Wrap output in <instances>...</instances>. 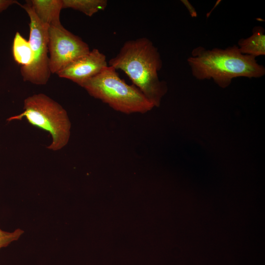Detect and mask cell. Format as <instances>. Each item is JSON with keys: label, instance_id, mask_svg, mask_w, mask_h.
<instances>
[{"label": "cell", "instance_id": "1", "mask_svg": "<svg viewBox=\"0 0 265 265\" xmlns=\"http://www.w3.org/2000/svg\"><path fill=\"white\" fill-rule=\"evenodd\" d=\"M108 66L121 70L155 106H159L167 91L165 81L158 72L162 66L157 48L146 37L126 41Z\"/></svg>", "mask_w": 265, "mask_h": 265}, {"label": "cell", "instance_id": "6", "mask_svg": "<svg viewBox=\"0 0 265 265\" xmlns=\"http://www.w3.org/2000/svg\"><path fill=\"white\" fill-rule=\"evenodd\" d=\"M48 51L51 73L57 74L90 50L87 43L61 24L49 28Z\"/></svg>", "mask_w": 265, "mask_h": 265}, {"label": "cell", "instance_id": "11", "mask_svg": "<svg viewBox=\"0 0 265 265\" xmlns=\"http://www.w3.org/2000/svg\"><path fill=\"white\" fill-rule=\"evenodd\" d=\"M107 4L106 0H62L63 8H72L89 17L105 10Z\"/></svg>", "mask_w": 265, "mask_h": 265}, {"label": "cell", "instance_id": "13", "mask_svg": "<svg viewBox=\"0 0 265 265\" xmlns=\"http://www.w3.org/2000/svg\"><path fill=\"white\" fill-rule=\"evenodd\" d=\"M14 4H19L20 3L15 0H0V12L6 10Z\"/></svg>", "mask_w": 265, "mask_h": 265}, {"label": "cell", "instance_id": "4", "mask_svg": "<svg viewBox=\"0 0 265 265\" xmlns=\"http://www.w3.org/2000/svg\"><path fill=\"white\" fill-rule=\"evenodd\" d=\"M24 111L7 121L21 120L25 118L31 125L49 133L52 141L47 149L61 150L68 143L71 122L65 109L57 102L43 93L34 94L24 101Z\"/></svg>", "mask_w": 265, "mask_h": 265}, {"label": "cell", "instance_id": "5", "mask_svg": "<svg viewBox=\"0 0 265 265\" xmlns=\"http://www.w3.org/2000/svg\"><path fill=\"white\" fill-rule=\"evenodd\" d=\"M19 5L27 13L30 20L29 42L33 53L32 63L21 68V74L24 81L36 85H45L51 73L48 56V30L49 26L41 22L36 15L29 0Z\"/></svg>", "mask_w": 265, "mask_h": 265}, {"label": "cell", "instance_id": "9", "mask_svg": "<svg viewBox=\"0 0 265 265\" xmlns=\"http://www.w3.org/2000/svg\"><path fill=\"white\" fill-rule=\"evenodd\" d=\"M239 52L243 54L256 57L265 55V34L264 28L254 26L252 34L246 38H241L238 43Z\"/></svg>", "mask_w": 265, "mask_h": 265}, {"label": "cell", "instance_id": "14", "mask_svg": "<svg viewBox=\"0 0 265 265\" xmlns=\"http://www.w3.org/2000/svg\"><path fill=\"white\" fill-rule=\"evenodd\" d=\"M181 2L186 6L191 17L195 18L197 16V14L195 8L188 0H182Z\"/></svg>", "mask_w": 265, "mask_h": 265}, {"label": "cell", "instance_id": "3", "mask_svg": "<svg viewBox=\"0 0 265 265\" xmlns=\"http://www.w3.org/2000/svg\"><path fill=\"white\" fill-rule=\"evenodd\" d=\"M81 87L91 96L124 113H145L154 107L138 88L127 84L116 70L108 65Z\"/></svg>", "mask_w": 265, "mask_h": 265}, {"label": "cell", "instance_id": "8", "mask_svg": "<svg viewBox=\"0 0 265 265\" xmlns=\"http://www.w3.org/2000/svg\"><path fill=\"white\" fill-rule=\"evenodd\" d=\"M32 7L39 20L50 26L61 25L60 14L62 0H31Z\"/></svg>", "mask_w": 265, "mask_h": 265}, {"label": "cell", "instance_id": "12", "mask_svg": "<svg viewBox=\"0 0 265 265\" xmlns=\"http://www.w3.org/2000/svg\"><path fill=\"white\" fill-rule=\"evenodd\" d=\"M24 233V231L20 228L10 232L0 229V249L7 247L12 242L18 240Z\"/></svg>", "mask_w": 265, "mask_h": 265}, {"label": "cell", "instance_id": "10", "mask_svg": "<svg viewBox=\"0 0 265 265\" xmlns=\"http://www.w3.org/2000/svg\"><path fill=\"white\" fill-rule=\"evenodd\" d=\"M12 54L14 60L21 67L30 65L33 60V53L30 44L19 32L15 33L12 45Z\"/></svg>", "mask_w": 265, "mask_h": 265}, {"label": "cell", "instance_id": "7", "mask_svg": "<svg viewBox=\"0 0 265 265\" xmlns=\"http://www.w3.org/2000/svg\"><path fill=\"white\" fill-rule=\"evenodd\" d=\"M107 66L106 55L98 49H94L71 63L56 75L81 86Z\"/></svg>", "mask_w": 265, "mask_h": 265}, {"label": "cell", "instance_id": "2", "mask_svg": "<svg viewBox=\"0 0 265 265\" xmlns=\"http://www.w3.org/2000/svg\"><path fill=\"white\" fill-rule=\"evenodd\" d=\"M187 61L194 78L212 79L222 88L228 86L234 78H259L265 75L264 66L256 57L242 54L236 45L225 49L197 47Z\"/></svg>", "mask_w": 265, "mask_h": 265}]
</instances>
